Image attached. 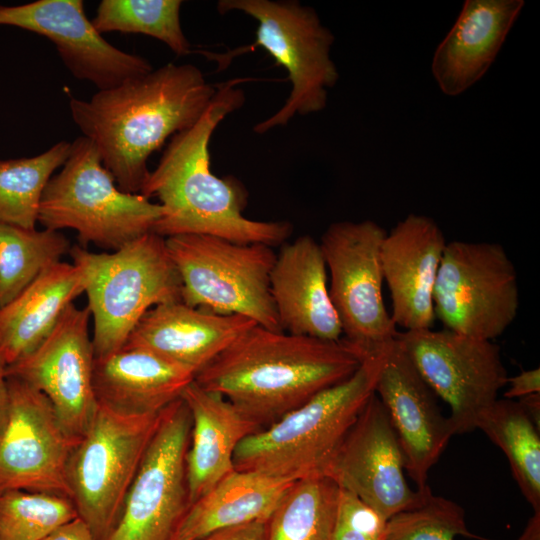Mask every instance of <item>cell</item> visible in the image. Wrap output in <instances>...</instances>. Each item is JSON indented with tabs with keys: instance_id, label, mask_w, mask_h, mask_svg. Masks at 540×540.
<instances>
[{
	"instance_id": "1",
	"label": "cell",
	"mask_w": 540,
	"mask_h": 540,
	"mask_svg": "<svg viewBox=\"0 0 540 540\" xmlns=\"http://www.w3.org/2000/svg\"><path fill=\"white\" fill-rule=\"evenodd\" d=\"M216 90L197 66L167 63L89 99L72 98L69 109L117 186L136 194L149 175L152 153L170 136L191 128Z\"/></svg>"
},
{
	"instance_id": "2",
	"label": "cell",
	"mask_w": 540,
	"mask_h": 540,
	"mask_svg": "<svg viewBox=\"0 0 540 540\" xmlns=\"http://www.w3.org/2000/svg\"><path fill=\"white\" fill-rule=\"evenodd\" d=\"M235 78L216 84L201 118L175 134L140 194L157 197L162 214L153 231L164 238L206 234L236 243L284 244L293 227L287 221H257L243 216L246 195L235 180L217 177L210 168V139L219 123L241 108L245 95Z\"/></svg>"
},
{
	"instance_id": "3",
	"label": "cell",
	"mask_w": 540,
	"mask_h": 540,
	"mask_svg": "<svg viewBox=\"0 0 540 540\" xmlns=\"http://www.w3.org/2000/svg\"><path fill=\"white\" fill-rule=\"evenodd\" d=\"M363 359L328 341L254 325L195 376L262 430L352 376Z\"/></svg>"
},
{
	"instance_id": "4",
	"label": "cell",
	"mask_w": 540,
	"mask_h": 540,
	"mask_svg": "<svg viewBox=\"0 0 540 540\" xmlns=\"http://www.w3.org/2000/svg\"><path fill=\"white\" fill-rule=\"evenodd\" d=\"M386 349L365 357L345 381L243 439L234 453L235 470L291 481L324 476L333 455L375 392Z\"/></svg>"
},
{
	"instance_id": "5",
	"label": "cell",
	"mask_w": 540,
	"mask_h": 540,
	"mask_svg": "<svg viewBox=\"0 0 540 540\" xmlns=\"http://www.w3.org/2000/svg\"><path fill=\"white\" fill-rule=\"evenodd\" d=\"M69 252L84 276L95 357L122 349L151 308L181 300L179 272L165 238L154 232L112 253H93L78 245Z\"/></svg>"
},
{
	"instance_id": "6",
	"label": "cell",
	"mask_w": 540,
	"mask_h": 540,
	"mask_svg": "<svg viewBox=\"0 0 540 540\" xmlns=\"http://www.w3.org/2000/svg\"><path fill=\"white\" fill-rule=\"evenodd\" d=\"M161 214L159 203L122 191L95 145L80 136L44 190L38 222L54 231L75 230L82 247L93 243L115 251L152 232Z\"/></svg>"
},
{
	"instance_id": "7",
	"label": "cell",
	"mask_w": 540,
	"mask_h": 540,
	"mask_svg": "<svg viewBox=\"0 0 540 540\" xmlns=\"http://www.w3.org/2000/svg\"><path fill=\"white\" fill-rule=\"evenodd\" d=\"M181 278V300L222 315H241L282 331L270 291L276 260L271 246L242 244L206 234L165 238Z\"/></svg>"
},
{
	"instance_id": "8",
	"label": "cell",
	"mask_w": 540,
	"mask_h": 540,
	"mask_svg": "<svg viewBox=\"0 0 540 540\" xmlns=\"http://www.w3.org/2000/svg\"><path fill=\"white\" fill-rule=\"evenodd\" d=\"M217 9L221 14L241 11L254 18L258 22L256 40L245 51L263 48L287 71L291 82L284 105L257 123L255 133L285 126L295 115L326 107L328 89L339 78L330 56L335 37L313 8L298 1L221 0Z\"/></svg>"
},
{
	"instance_id": "9",
	"label": "cell",
	"mask_w": 540,
	"mask_h": 540,
	"mask_svg": "<svg viewBox=\"0 0 540 540\" xmlns=\"http://www.w3.org/2000/svg\"><path fill=\"white\" fill-rule=\"evenodd\" d=\"M162 411L130 415L98 404L87 433L72 450L67 467L71 499L96 540H106L115 528Z\"/></svg>"
},
{
	"instance_id": "10",
	"label": "cell",
	"mask_w": 540,
	"mask_h": 540,
	"mask_svg": "<svg viewBox=\"0 0 540 540\" xmlns=\"http://www.w3.org/2000/svg\"><path fill=\"white\" fill-rule=\"evenodd\" d=\"M387 231L372 220L330 224L319 243L342 339L364 359L383 352L398 331L382 295L380 251Z\"/></svg>"
},
{
	"instance_id": "11",
	"label": "cell",
	"mask_w": 540,
	"mask_h": 540,
	"mask_svg": "<svg viewBox=\"0 0 540 540\" xmlns=\"http://www.w3.org/2000/svg\"><path fill=\"white\" fill-rule=\"evenodd\" d=\"M433 305L444 329L491 341L502 335L520 305L517 271L505 248L494 242H447Z\"/></svg>"
},
{
	"instance_id": "12",
	"label": "cell",
	"mask_w": 540,
	"mask_h": 540,
	"mask_svg": "<svg viewBox=\"0 0 540 540\" xmlns=\"http://www.w3.org/2000/svg\"><path fill=\"white\" fill-rule=\"evenodd\" d=\"M191 427L181 397L163 409L120 518L106 540H177L191 506L186 471Z\"/></svg>"
},
{
	"instance_id": "13",
	"label": "cell",
	"mask_w": 540,
	"mask_h": 540,
	"mask_svg": "<svg viewBox=\"0 0 540 540\" xmlns=\"http://www.w3.org/2000/svg\"><path fill=\"white\" fill-rule=\"evenodd\" d=\"M396 339L436 396L450 407L454 434L477 429L507 385L500 347L447 329L398 332Z\"/></svg>"
},
{
	"instance_id": "14",
	"label": "cell",
	"mask_w": 540,
	"mask_h": 540,
	"mask_svg": "<svg viewBox=\"0 0 540 540\" xmlns=\"http://www.w3.org/2000/svg\"><path fill=\"white\" fill-rule=\"evenodd\" d=\"M90 311L72 303L50 334L28 355L6 366V376L43 393L65 432L77 443L98 408L93 386Z\"/></svg>"
},
{
	"instance_id": "15",
	"label": "cell",
	"mask_w": 540,
	"mask_h": 540,
	"mask_svg": "<svg viewBox=\"0 0 540 540\" xmlns=\"http://www.w3.org/2000/svg\"><path fill=\"white\" fill-rule=\"evenodd\" d=\"M404 470L396 432L374 392L330 460L324 476L387 521L399 512L421 505L431 492L428 485L412 490Z\"/></svg>"
},
{
	"instance_id": "16",
	"label": "cell",
	"mask_w": 540,
	"mask_h": 540,
	"mask_svg": "<svg viewBox=\"0 0 540 540\" xmlns=\"http://www.w3.org/2000/svg\"><path fill=\"white\" fill-rule=\"evenodd\" d=\"M7 379L10 415L0 437V495L25 491L71 498L67 467L77 442L43 393Z\"/></svg>"
},
{
	"instance_id": "17",
	"label": "cell",
	"mask_w": 540,
	"mask_h": 540,
	"mask_svg": "<svg viewBox=\"0 0 540 540\" xmlns=\"http://www.w3.org/2000/svg\"><path fill=\"white\" fill-rule=\"evenodd\" d=\"M0 25L48 38L69 72L98 90L109 89L153 70L151 63L110 44L88 19L81 0H37L0 4Z\"/></svg>"
},
{
	"instance_id": "18",
	"label": "cell",
	"mask_w": 540,
	"mask_h": 540,
	"mask_svg": "<svg viewBox=\"0 0 540 540\" xmlns=\"http://www.w3.org/2000/svg\"><path fill=\"white\" fill-rule=\"evenodd\" d=\"M375 394L384 405L396 432L404 469L418 488L427 485L428 472L455 435L449 417L395 339L385 352Z\"/></svg>"
},
{
	"instance_id": "19",
	"label": "cell",
	"mask_w": 540,
	"mask_h": 540,
	"mask_svg": "<svg viewBox=\"0 0 540 540\" xmlns=\"http://www.w3.org/2000/svg\"><path fill=\"white\" fill-rule=\"evenodd\" d=\"M446 244L439 225L425 215L409 214L387 232L380 259L396 327L432 329L433 290Z\"/></svg>"
},
{
	"instance_id": "20",
	"label": "cell",
	"mask_w": 540,
	"mask_h": 540,
	"mask_svg": "<svg viewBox=\"0 0 540 540\" xmlns=\"http://www.w3.org/2000/svg\"><path fill=\"white\" fill-rule=\"evenodd\" d=\"M257 325L241 315H222L183 301L151 308L136 324L123 348L141 349L196 374L240 335Z\"/></svg>"
},
{
	"instance_id": "21",
	"label": "cell",
	"mask_w": 540,
	"mask_h": 540,
	"mask_svg": "<svg viewBox=\"0 0 540 540\" xmlns=\"http://www.w3.org/2000/svg\"><path fill=\"white\" fill-rule=\"evenodd\" d=\"M270 291L282 331L328 341L342 338L325 260L313 237L283 244L271 270Z\"/></svg>"
},
{
	"instance_id": "22",
	"label": "cell",
	"mask_w": 540,
	"mask_h": 540,
	"mask_svg": "<svg viewBox=\"0 0 540 540\" xmlns=\"http://www.w3.org/2000/svg\"><path fill=\"white\" fill-rule=\"evenodd\" d=\"M523 0H466L432 58L440 90L458 96L478 82L496 59Z\"/></svg>"
},
{
	"instance_id": "23",
	"label": "cell",
	"mask_w": 540,
	"mask_h": 540,
	"mask_svg": "<svg viewBox=\"0 0 540 540\" xmlns=\"http://www.w3.org/2000/svg\"><path fill=\"white\" fill-rule=\"evenodd\" d=\"M194 380L192 370L141 349L122 348L94 358L98 404L123 414L158 413Z\"/></svg>"
},
{
	"instance_id": "24",
	"label": "cell",
	"mask_w": 540,
	"mask_h": 540,
	"mask_svg": "<svg viewBox=\"0 0 540 540\" xmlns=\"http://www.w3.org/2000/svg\"><path fill=\"white\" fill-rule=\"evenodd\" d=\"M192 427L186 455L191 504L235 468L233 457L240 442L260 430L221 395L207 391L195 380L183 391Z\"/></svg>"
},
{
	"instance_id": "25",
	"label": "cell",
	"mask_w": 540,
	"mask_h": 540,
	"mask_svg": "<svg viewBox=\"0 0 540 540\" xmlns=\"http://www.w3.org/2000/svg\"><path fill=\"white\" fill-rule=\"evenodd\" d=\"M84 276L73 263L45 269L13 300L0 308V359L8 366L32 352L84 293Z\"/></svg>"
},
{
	"instance_id": "26",
	"label": "cell",
	"mask_w": 540,
	"mask_h": 540,
	"mask_svg": "<svg viewBox=\"0 0 540 540\" xmlns=\"http://www.w3.org/2000/svg\"><path fill=\"white\" fill-rule=\"evenodd\" d=\"M294 482L234 470L191 504L177 540H197L221 528L267 522Z\"/></svg>"
},
{
	"instance_id": "27",
	"label": "cell",
	"mask_w": 540,
	"mask_h": 540,
	"mask_svg": "<svg viewBox=\"0 0 540 540\" xmlns=\"http://www.w3.org/2000/svg\"><path fill=\"white\" fill-rule=\"evenodd\" d=\"M340 491L327 476L295 481L266 522L265 540H332Z\"/></svg>"
},
{
	"instance_id": "28",
	"label": "cell",
	"mask_w": 540,
	"mask_h": 540,
	"mask_svg": "<svg viewBox=\"0 0 540 540\" xmlns=\"http://www.w3.org/2000/svg\"><path fill=\"white\" fill-rule=\"evenodd\" d=\"M477 429L506 455L514 479L534 511L540 510V436L514 399H497L480 416Z\"/></svg>"
},
{
	"instance_id": "29",
	"label": "cell",
	"mask_w": 540,
	"mask_h": 540,
	"mask_svg": "<svg viewBox=\"0 0 540 540\" xmlns=\"http://www.w3.org/2000/svg\"><path fill=\"white\" fill-rule=\"evenodd\" d=\"M70 150L62 140L39 155L0 160V223L35 228L44 190Z\"/></svg>"
},
{
	"instance_id": "30",
	"label": "cell",
	"mask_w": 540,
	"mask_h": 540,
	"mask_svg": "<svg viewBox=\"0 0 540 540\" xmlns=\"http://www.w3.org/2000/svg\"><path fill=\"white\" fill-rule=\"evenodd\" d=\"M59 231L0 223V308L70 251Z\"/></svg>"
},
{
	"instance_id": "31",
	"label": "cell",
	"mask_w": 540,
	"mask_h": 540,
	"mask_svg": "<svg viewBox=\"0 0 540 540\" xmlns=\"http://www.w3.org/2000/svg\"><path fill=\"white\" fill-rule=\"evenodd\" d=\"M180 0H102L91 23L106 32L139 33L153 37L177 55L190 52L181 26Z\"/></svg>"
},
{
	"instance_id": "32",
	"label": "cell",
	"mask_w": 540,
	"mask_h": 540,
	"mask_svg": "<svg viewBox=\"0 0 540 540\" xmlns=\"http://www.w3.org/2000/svg\"><path fill=\"white\" fill-rule=\"evenodd\" d=\"M78 517L69 497L12 491L0 495V540H41Z\"/></svg>"
},
{
	"instance_id": "33",
	"label": "cell",
	"mask_w": 540,
	"mask_h": 540,
	"mask_svg": "<svg viewBox=\"0 0 540 540\" xmlns=\"http://www.w3.org/2000/svg\"><path fill=\"white\" fill-rule=\"evenodd\" d=\"M457 536L482 539L468 530L459 504L432 491L421 505L393 515L385 525V540H455Z\"/></svg>"
},
{
	"instance_id": "34",
	"label": "cell",
	"mask_w": 540,
	"mask_h": 540,
	"mask_svg": "<svg viewBox=\"0 0 540 540\" xmlns=\"http://www.w3.org/2000/svg\"><path fill=\"white\" fill-rule=\"evenodd\" d=\"M385 525L386 520L378 513L341 489L332 540H385Z\"/></svg>"
},
{
	"instance_id": "35",
	"label": "cell",
	"mask_w": 540,
	"mask_h": 540,
	"mask_svg": "<svg viewBox=\"0 0 540 540\" xmlns=\"http://www.w3.org/2000/svg\"><path fill=\"white\" fill-rule=\"evenodd\" d=\"M265 537L266 522H251L221 528L212 531L197 540H265Z\"/></svg>"
},
{
	"instance_id": "36",
	"label": "cell",
	"mask_w": 540,
	"mask_h": 540,
	"mask_svg": "<svg viewBox=\"0 0 540 540\" xmlns=\"http://www.w3.org/2000/svg\"><path fill=\"white\" fill-rule=\"evenodd\" d=\"M508 389L504 393V398L515 399L526 395L540 393V369L533 368L508 377Z\"/></svg>"
},
{
	"instance_id": "37",
	"label": "cell",
	"mask_w": 540,
	"mask_h": 540,
	"mask_svg": "<svg viewBox=\"0 0 540 540\" xmlns=\"http://www.w3.org/2000/svg\"><path fill=\"white\" fill-rule=\"evenodd\" d=\"M41 540H96L88 525L79 517L62 524Z\"/></svg>"
},
{
	"instance_id": "38",
	"label": "cell",
	"mask_w": 540,
	"mask_h": 540,
	"mask_svg": "<svg viewBox=\"0 0 540 540\" xmlns=\"http://www.w3.org/2000/svg\"><path fill=\"white\" fill-rule=\"evenodd\" d=\"M6 365L0 359V437L3 434L10 415V396Z\"/></svg>"
},
{
	"instance_id": "39",
	"label": "cell",
	"mask_w": 540,
	"mask_h": 540,
	"mask_svg": "<svg viewBox=\"0 0 540 540\" xmlns=\"http://www.w3.org/2000/svg\"><path fill=\"white\" fill-rule=\"evenodd\" d=\"M517 401L531 421L540 429V393L526 395Z\"/></svg>"
},
{
	"instance_id": "40",
	"label": "cell",
	"mask_w": 540,
	"mask_h": 540,
	"mask_svg": "<svg viewBox=\"0 0 540 540\" xmlns=\"http://www.w3.org/2000/svg\"><path fill=\"white\" fill-rule=\"evenodd\" d=\"M517 540H540V510L534 511Z\"/></svg>"
}]
</instances>
